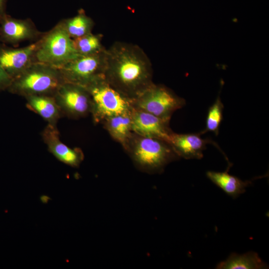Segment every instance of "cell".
I'll use <instances>...</instances> for the list:
<instances>
[{
  "mask_svg": "<svg viewBox=\"0 0 269 269\" xmlns=\"http://www.w3.org/2000/svg\"><path fill=\"white\" fill-rule=\"evenodd\" d=\"M229 166L224 172L208 171L206 173L207 177L215 185L222 189L229 196L235 198L246 191L250 186L251 180L243 181L238 177L228 173Z\"/></svg>",
  "mask_w": 269,
  "mask_h": 269,
  "instance_id": "cell-15",
  "label": "cell"
},
{
  "mask_svg": "<svg viewBox=\"0 0 269 269\" xmlns=\"http://www.w3.org/2000/svg\"><path fill=\"white\" fill-rule=\"evenodd\" d=\"M11 81V78L0 65V91L7 90Z\"/></svg>",
  "mask_w": 269,
  "mask_h": 269,
  "instance_id": "cell-21",
  "label": "cell"
},
{
  "mask_svg": "<svg viewBox=\"0 0 269 269\" xmlns=\"http://www.w3.org/2000/svg\"><path fill=\"white\" fill-rule=\"evenodd\" d=\"M106 81L132 101L154 83L151 62L138 45L122 41L106 49Z\"/></svg>",
  "mask_w": 269,
  "mask_h": 269,
  "instance_id": "cell-1",
  "label": "cell"
},
{
  "mask_svg": "<svg viewBox=\"0 0 269 269\" xmlns=\"http://www.w3.org/2000/svg\"><path fill=\"white\" fill-rule=\"evenodd\" d=\"M106 49L87 55H79L58 68L65 81L87 88L105 79Z\"/></svg>",
  "mask_w": 269,
  "mask_h": 269,
  "instance_id": "cell-6",
  "label": "cell"
},
{
  "mask_svg": "<svg viewBox=\"0 0 269 269\" xmlns=\"http://www.w3.org/2000/svg\"><path fill=\"white\" fill-rule=\"evenodd\" d=\"M212 141L203 139L200 134H176L173 133L169 142L179 157L185 159H201L206 145Z\"/></svg>",
  "mask_w": 269,
  "mask_h": 269,
  "instance_id": "cell-12",
  "label": "cell"
},
{
  "mask_svg": "<svg viewBox=\"0 0 269 269\" xmlns=\"http://www.w3.org/2000/svg\"><path fill=\"white\" fill-rule=\"evenodd\" d=\"M103 35L92 32L83 36L73 39L75 48L80 55L94 54L105 48L102 44Z\"/></svg>",
  "mask_w": 269,
  "mask_h": 269,
  "instance_id": "cell-19",
  "label": "cell"
},
{
  "mask_svg": "<svg viewBox=\"0 0 269 269\" xmlns=\"http://www.w3.org/2000/svg\"><path fill=\"white\" fill-rule=\"evenodd\" d=\"M268 265L255 252H249L239 255L232 253L228 259L219 263L218 269H261L268 268Z\"/></svg>",
  "mask_w": 269,
  "mask_h": 269,
  "instance_id": "cell-17",
  "label": "cell"
},
{
  "mask_svg": "<svg viewBox=\"0 0 269 269\" xmlns=\"http://www.w3.org/2000/svg\"><path fill=\"white\" fill-rule=\"evenodd\" d=\"M125 149L139 168L150 172L162 171L168 163L179 157L168 142L134 133Z\"/></svg>",
  "mask_w": 269,
  "mask_h": 269,
  "instance_id": "cell-3",
  "label": "cell"
},
{
  "mask_svg": "<svg viewBox=\"0 0 269 269\" xmlns=\"http://www.w3.org/2000/svg\"><path fill=\"white\" fill-rule=\"evenodd\" d=\"M25 97L27 99V106L49 122L50 125H52V123L58 119L59 107L54 96L30 95Z\"/></svg>",
  "mask_w": 269,
  "mask_h": 269,
  "instance_id": "cell-16",
  "label": "cell"
},
{
  "mask_svg": "<svg viewBox=\"0 0 269 269\" xmlns=\"http://www.w3.org/2000/svg\"><path fill=\"white\" fill-rule=\"evenodd\" d=\"M224 105L219 96L214 103L209 108L205 129L200 134L211 132L216 135L219 134V128L223 120Z\"/></svg>",
  "mask_w": 269,
  "mask_h": 269,
  "instance_id": "cell-20",
  "label": "cell"
},
{
  "mask_svg": "<svg viewBox=\"0 0 269 269\" xmlns=\"http://www.w3.org/2000/svg\"><path fill=\"white\" fill-rule=\"evenodd\" d=\"M91 99V113L95 123H103L116 115L130 114L133 101L111 86L103 79L85 88Z\"/></svg>",
  "mask_w": 269,
  "mask_h": 269,
  "instance_id": "cell-5",
  "label": "cell"
},
{
  "mask_svg": "<svg viewBox=\"0 0 269 269\" xmlns=\"http://www.w3.org/2000/svg\"><path fill=\"white\" fill-rule=\"evenodd\" d=\"M35 53L36 62L59 68L78 56L73 39L61 21L38 40Z\"/></svg>",
  "mask_w": 269,
  "mask_h": 269,
  "instance_id": "cell-4",
  "label": "cell"
},
{
  "mask_svg": "<svg viewBox=\"0 0 269 269\" xmlns=\"http://www.w3.org/2000/svg\"><path fill=\"white\" fill-rule=\"evenodd\" d=\"M38 40L19 48L7 47L0 42V65L12 79L36 62L35 53Z\"/></svg>",
  "mask_w": 269,
  "mask_h": 269,
  "instance_id": "cell-9",
  "label": "cell"
},
{
  "mask_svg": "<svg viewBox=\"0 0 269 269\" xmlns=\"http://www.w3.org/2000/svg\"><path fill=\"white\" fill-rule=\"evenodd\" d=\"M184 99L162 85L153 83L133 100V108L169 121L172 114L185 105Z\"/></svg>",
  "mask_w": 269,
  "mask_h": 269,
  "instance_id": "cell-7",
  "label": "cell"
},
{
  "mask_svg": "<svg viewBox=\"0 0 269 269\" xmlns=\"http://www.w3.org/2000/svg\"><path fill=\"white\" fill-rule=\"evenodd\" d=\"M43 136L49 151L59 160L72 167L79 166L83 159L81 150L70 148L61 141L53 125L46 128Z\"/></svg>",
  "mask_w": 269,
  "mask_h": 269,
  "instance_id": "cell-13",
  "label": "cell"
},
{
  "mask_svg": "<svg viewBox=\"0 0 269 269\" xmlns=\"http://www.w3.org/2000/svg\"><path fill=\"white\" fill-rule=\"evenodd\" d=\"M69 36L75 39L92 32L94 22L83 11L75 16L61 21Z\"/></svg>",
  "mask_w": 269,
  "mask_h": 269,
  "instance_id": "cell-18",
  "label": "cell"
},
{
  "mask_svg": "<svg viewBox=\"0 0 269 269\" xmlns=\"http://www.w3.org/2000/svg\"><path fill=\"white\" fill-rule=\"evenodd\" d=\"M42 34L30 20L16 19L5 13L0 16L1 43L16 44L27 40H37Z\"/></svg>",
  "mask_w": 269,
  "mask_h": 269,
  "instance_id": "cell-11",
  "label": "cell"
},
{
  "mask_svg": "<svg viewBox=\"0 0 269 269\" xmlns=\"http://www.w3.org/2000/svg\"><path fill=\"white\" fill-rule=\"evenodd\" d=\"M54 97L59 107L72 117H81L91 113V97L83 87L65 82Z\"/></svg>",
  "mask_w": 269,
  "mask_h": 269,
  "instance_id": "cell-8",
  "label": "cell"
},
{
  "mask_svg": "<svg viewBox=\"0 0 269 269\" xmlns=\"http://www.w3.org/2000/svg\"><path fill=\"white\" fill-rule=\"evenodd\" d=\"M132 113L109 117L102 123L111 136L125 149L134 134L132 130Z\"/></svg>",
  "mask_w": 269,
  "mask_h": 269,
  "instance_id": "cell-14",
  "label": "cell"
},
{
  "mask_svg": "<svg viewBox=\"0 0 269 269\" xmlns=\"http://www.w3.org/2000/svg\"><path fill=\"white\" fill-rule=\"evenodd\" d=\"M65 81L58 68L35 62L20 74L12 79L7 90L23 95L54 96Z\"/></svg>",
  "mask_w": 269,
  "mask_h": 269,
  "instance_id": "cell-2",
  "label": "cell"
},
{
  "mask_svg": "<svg viewBox=\"0 0 269 269\" xmlns=\"http://www.w3.org/2000/svg\"><path fill=\"white\" fill-rule=\"evenodd\" d=\"M132 130L136 134L158 138L169 143L173 132L167 121L150 113L134 109L132 113Z\"/></svg>",
  "mask_w": 269,
  "mask_h": 269,
  "instance_id": "cell-10",
  "label": "cell"
},
{
  "mask_svg": "<svg viewBox=\"0 0 269 269\" xmlns=\"http://www.w3.org/2000/svg\"><path fill=\"white\" fill-rule=\"evenodd\" d=\"M5 0H0V16L4 14L3 12V5Z\"/></svg>",
  "mask_w": 269,
  "mask_h": 269,
  "instance_id": "cell-22",
  "label": "cell"
}]
</instances>
